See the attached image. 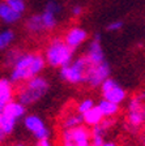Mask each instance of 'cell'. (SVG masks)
<instances>
[{
    "instance_id": "cell-1",
    "label": "cell",
    "mask_w": 145,
    "mask_h": 146,
    "mask_svg": "<svg viewBox=\"0 0 145 146\" xmlns=\"http://www.w3.org/2000/svg\"><path fill=\"white\" fill-rule=\"evenodd\" d=\"M46 59L45 56L35 52H26L20 56L17 63L15 64L11 69V74H9V80L13 84H21V82H26L30 78L38 76L43 70L46 65Z\"/></svg>"
},
{
    "instance_id": "cell-2",
    "label": "cell",
    "mask_w": 145,
    "mask_h": 146,
    "mask_svg": "<svg viewBox=\"0 0 145 146\" xmlns=\"http://www.w3.org/2000/svg\"><path fill=\"white\" fill-rule=\"evenodd\" d=\"M50 89L48 81L42 76H35L26 81L17 91V100L24 106H31L42 99Z\"/></svg>"
},
{
    "instance_id": "cell-3",
    "label": "cell",
    "mask_w": 145,
    "mask_h": 146,
    "mask_svg": "<svg viewBox=\"0 0 145 146\" xmlns=\"http://www.w3.org/2000/svg\"><path fill=\"white\" fill-rule=\"evenodd\" d=\"M45 59L46 63L54 68L65 67L73 60V48L67 44L64 39L55 38L46 47Z\"/></svg>"
},
{
    "instance_id": "cell-4",
    "label": "cell",
    "mask_w": 145,
    "mask_h": 146,
    "mask_svg": "<svg viewBox=\"0 0 145 146\" xmlns=\"http://www.w3.org/2000/svg\"><path fill=\"white\" fill-rule=\"evenodd\" d=\"M90 65L92 64L88 60V58L81 56V58L72 60L65 67H61L59 70V76L63 81L68 82V84H73V85L82 84V82H86Z\"/></svg>"
},
{
    "instance_id": "cell-5",
    "label": "cell",
    "mask_w": 145,
    "mask_h": 146,
    "mask_svg": "<svg viewBox=\"0 0 145 146\" xmlns=\"http://www.w3.org/2000/svg\"><path fill=\"white\" fill-rule=\"evenodd\" d=\"M24 127L29 133L33 134V137L37 141L46 140V138H50V136H51V131L45 123V120L35 113H29L25 116Z\"/></svg>"
},
{
    "instance_id": "cell-6",
    "label": "cell",
    "mask_w": 145,
    "mask_h": 146,
    "mask_svg": "<svg viewBox=\"0 0 145 146\" xmlns=\"http://www.w3.org/2000/svg\"><path fill=\"white\" fill-rule=\"evenodd\" d=\"M60 138L61 142H69L79 146H92V132L84 125L63 129Z\"/></svg>"
},
{
    "instance_id": "cell-7",
    "label": "cell",
    "mask_w": 145,
    "mask_h": 146,
    "mask_svg": "<svg viewBox=\"0 0 145 146\" xmlns=\"http://www.w3.org/2000/svg\"><path fill=\"white\" fill-rule=\"evenodd\" d=\"M128 127H131L133 131L140 128L145 121V108L144 102L137 95L131 98L128 102V115H127Z\"/></svg>"
},
{
    "instance_id": "cell-8",
    "label": "cell",
    "mask_w": 145,
    "mask_h": 146,
    "mask_svg": "<svg viewBox=\"0 0 145 146\" xmlns=\"http://www.w3.org/2000/svg\"><path fill=\"white\" fill-rule=\"evenodd\" d=\"M101 88V94L105 99L111 100L114 103L120 104L126 98H127V91L124 90L118 82L112 78H107L102 85L100 86Z\"/></svg>"
},
{
    "instance_id": "cell-9",
    "label": "cell",
    "mask_w": 145,
    "mask_h": 146,
    "mask_svg": "<svg viewBox=\"0 0 145 146\" xmlns=\"http://www.w3.org/2000/svg\"><path fill=\"white\" fill-rule=\"evenodd\" d=\"M110 65L106 61H102L100 64H92L88 72L86 84L90 88H98L110 77Z\"/></svg>"
},
{
    "instance_id": "cell-10",
    "label": "cell",
    "mask_w": 145,
    "mask_h": 146,
    "mask_svg": "<svg viewBox=\"0 0 145 146\" xmlns=\"http://www.w3.org/2000/svg\"><path fill=\"white\" fill-rule=\"evenodd\" d=\"M88 60L90 61V64H100L102 61H105V54H103V48L101 46V36L100 34H96L92 40V43L89 44L88 52L85 55Z\"/></svg>"
},
{
    "instance_id": "cell-11",
    "label": "cell",
    "mask_w": 145,
    "mask_h": 146,
    "mask_svg": "<svg viewBox=\"0 0 145 146\" xmlns=\"http://www.w3.org/2000/svg\"><path fill=\"white\" fill-rule=\"evenodd\" d=\"M86 38H88V33L82 27H71L64 35L65 43L72 48L81 46V43H84Z\"/></svg>"
},
{
    "instance_id": "cell-12",
    "label": "cell",
    "mask_w": 145,
    "mask_h": 146,
    "mask_svg": "<svg viewBox=\"0 0 145 146\" xmlns=\"http://www.w3.org/2000/svg\"><path fill=\"white\" fill-rule=\"evenodd\" d=\"M13 82L9 78H1L0 81V108L13 100Z\"/></svg>"
},
{
    "instance_id": "cell-13",
    "label": "cell",
    "mask_w": 145,
    "mask_h": 146,
    "mask_svg": "<svg viewBox=\"0 0 145 146\" xmlns=\"http://www.w3.org/2000/svg\"><path fill=\"white\" fill-rule=\"evenodd\" d=\"M82 124H84V115L80 113L77 110L65 113L61 119V128L63 129H69V128L79 127Z\"/></svg>"
},
{
    "instance_id": "cell-14",
    "label": "cell",
    "mask_w": 145,
    "mask_h": 146,
    "mask_svg": "<svg viewBox=\"0 0 145 146\" xmlns=\"http://www.w3.org/2000/svg\"><path fill=\"white\" fill-rule=\"evenodd\" d=\"M82 115H84V124H86L88 127H96V125L101 124L105 119L103 113L101 112V110L97 106H94L92 110L86 111Z\"/></svg>"
},
{
    "instance_id": "cell-15",
    "label": "cell",
    "mask_w": 145,
    "mask_h": 146,
    "mask_svg": "<svg viewBox=\"0 0 145 146\" xmlns=\"http://www.w3.org/2000/svg\"><path fill=\"white\" fill-rule=\"evenodd\" d=\"M0 17H1V20H3L4 22H7V24H15V22H17L18 20H20L21 13L16 12L15 9H12L4 1V3L0 4Z\"/></svg>"
},
{
    "instance_id": "cell-16",
    "label": "cell",
    "mask_w": 145,
    "mask_h": 146,
    "mask_svg": "<svg viewBox=\"0 0 145 146\" xmlns=\"http://www.w3.org/2000/svg\"><path fill=\"white\" fill-rule=\"evenodd\" d=\"M97 107L101 110V112L103 113L105 117H112V116L118 115L119 110H120L118 103H114V102L107 100V99H105V98H102V99L97 103Z\"/></svg>"
},
{
    "instance_id": "cell-17",
    "label": "cell",
    "mask_w": 145,
    "mask_h": 146,
    "mask_svg": "<svg viewBox=\"0 0 145 146\" xmlns=\"http://www.w3.org/2000/svg\"><path fill=\"white\" fill-rule=\"evenodd\" d=\"M106 129L102 124L92 127V146H102L105 143V134Z\"/></svg>"
},
{
    "instance_id": "cell-18",
    "label": "cell",
    "mask_w": 145,
    "mask_h": 146,
    "mask_svg": "<svg viewBox=\"0 0 145 146\" xmlns=\"http://www.w3.org/2000/svg\"><path fill=\"white\" fill-rule=\"evenodd\" d=\"M26 27L30 31H33V33H38V31L43 30L45 26H43V22H42V16L41 15L31 16L26 22Z\"/></svg>"
},
{
    "instance_id": "cell-19",
    "label": "cell",
    "mask_w": 145,
    "mask_h": 146,
    "mask_svg": "<svg viewBox=\"0 0 145 146\" xmlns=\"http://www.w3.org/2000/svg\"><path fill=\"white\" fill-rule=\"evenodd\" d=\"M42 22L45 29H52V27L56 25V18H55V12L50 11V9H46L43 11L42 15Z\"/></svg>"
},
{
    "instance_id": "cell-20",
    "label": "cell",
    "mask_w": 145,
    "mask_h": 146,
    "mask_svg": "<svg viewBox=\"0 0 145 146\" xmlns=\"http://www.w3.org/2000/svg\"><path fill=\"white\" fill-rule=\"evenodd\" d=\"M15 39V33L11 29H5L0 33V48L5 50Z\"/></svg>"
},
{
    "instance_id": "cell-21",
    "label": "cell",
    "mask_w": 145,
    "mask_h": 146,
    "mask_svg": "<svg viewBox=\"0 0 145 146\" xmlns=\"http://www.w3.org/2000/svg\"><path fill=\"white\" fill-rule=\"evenodd\" d=\"M94 106H96V103H94L93 99H90V98H85V99L80 100L79 103H77L76 110H77L80 113H85L86 111H89V110L93 108Z\"/></svg>"
},
{
    "instance_id": "cell-22",
    "label": "cell",
    "mask_w": 145,
    "mask_h": 146,
    "mask_svg": "<svg viewBox=\"0 0 145 146\" xmlns=\"http://www.w3.org/2000/svg\"><path fill=\"white\" fill-rule=\"evenodd\" d=\"M21 55H22V52L18 51V50H16V48L8 51V54H7V56H5V64L12 68L13 65L17 63V60L20 59V56H21Z\"/></svg>"
},
{
    "instance_id": "cell-23",
    "label": "cell",
    "mask_w": 145,
    "mask_h": 146,
    "mask_svg": "<svg viewBox=\"0 0 145 146\" xmlns=\"http://www.w3.org/2000/svg\"><path fill=\"white\" fill-rule=\"evenodd\" d=\"M5 3L18 13H22L25 11V1L24 0H5Z\"/></svg>"
},
{
    "instance_id": "cell-24",
    "label": "cell",
    "mask_w": 145,
    "mask_h": 146,
    "mask_svg": "<svg viewBox=\"0 0 145 146\" xmlns=\"http://www.w3.org/2000/svg\"><path fill=\"white\" fill-rule=\"evenodd\" d=\"M122 27H123V22L115 21V22H111V24L107 25V30L109 31H118V30H120Z\"/></svg>"
},
{
    "instance_id": "cell-25",
    "label": "cell",
    "mask_w": 145,
    "mask_h": 146,
    "mask_svg": "<svg viewBox=\"0 0 145 146\" xmlns=\"http://www.w3.org/2000/svg\"><path fill=\"white\" fill-rule=\"evenodd\" d=\"M46 9H50V11H52V12H59L60 11V7L57 5L55 1H48L47 4H46Z\"/></svg>"
},
{
    "instance_id": "cell-26",
    "label": "cell",
    "mask_w": 145,
    "mask_h": 146,
    "mask_svg": "<svg viewBox=\"0 0 145 146\" xmlns=\"http://www.w3.org/2000/svg\"><path fill=\"white\" fill-rule=\"evenodd\" d=\"M35 146H52V143L50 142L48 138H46V140H39L38 142H37Z\"/></svg>"
},
{
    "instance_id": "cell-27",
    "label": "cell",
    "mask_w": 145,
    "mask_h": 146,
    "mask_svg": "<svg viewBox=\"0 0 145 146\" xmlns=\"http://www.w3.org/2000/svg\"><path fill=\"white\" fill-rule=\"evenodd\" d=\"M81 12H82V8L80 5H76V7H73L72 8V13L75 16H79V15H81Z\"/></svg>"
},
{
    "instance_id": "cell-28",
    "label": "cell",
    "mask_w": 145,
    "mask_h": 146,
    "mask_svg": "<svg viewBox=\"0 0 145 146\" xmlns=\"http://www.w3.org/2000/svg\"><path fill=\"white\" fill-rule=\"evenodd\" d=\"M137 97H139L140 99H141L142 102H144V100H145V90H142L141 93H139V94H137Z\"/></svg>"
},
{
    "instance_id": "cell-29",
    "label": "cell",
    "mask_w": 145,
    "mask_h": 146,
    "mask_svg": "<svg viewBox=\"0 0 145 146\" xmlns=\"http://www.w3.org/2000/svg\"><path fill=\"white\" fill-rule=\"evenodd\" d=\"M61 146H79V145H75V143H69V142H61Z\"/></svg>"
},
{
    "instance_id": "cell-30",
    "label": "cell",
    "mask_w": 145,
    "mask_h": 146,
    "mask_svg": "<svg viewBox=\"0 0 145 146\" xmlns=\"http://www.w3.org/2000/svg\"><path fill=\"white\" fill-rule=\"evenodd\" d=\"M102 146H116V143L115 142H105Z\"/></svg>"
},
{
    "instance_id": "cell-31",
    "label": "cell",
    "mask_w": 145,
    "mask_h": 146,
    "mask_svg": "<svg viewBox=\"0 0 145 146\" xmlns=\"http://www.w3.org/2000/svg\"><path fill=\"white\" fill-rule=\"evenodd\" d=\"M13 146H25V145H24V143H21V142H18V143H15Z\"/></svg>"
},
{
    "instance_id": "cell-32",
    "label": "cell",
    "mask_w": 145,
    "mask_h": 146,
    "mask_svg": "<svg viewBox=\"0 0 145 146\" xmlns=\"http://www.w3.org/2000/svg\"><path fill=\"white\" fill-rule=\"evenodd\" d=\"M142 146H145V134H144V137H142Z\"/></svg>"
}]
</instances>
